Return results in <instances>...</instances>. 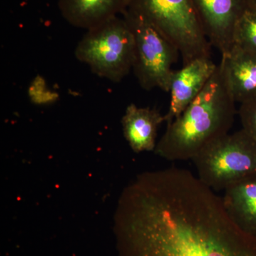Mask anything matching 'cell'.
<instances>
[{
  "label": "cell",
  "mask_w": 256,
  "mask_h": 256,
  "mask_svg": "<svg viewBox=\"0 0 256 256\" xmlns=\"http://www.w3.org/2000/svg\"><path fill=\"white\" fill-rule=\"evenodd\" d=\"M116 218L127 256H256V237L188 170L140 175L124 190Z\"/></svg>",
  "instance_id": "6da1fadb"
},
{
  "label": "cell",
  "mask_w": 256,
  "mask_h": 256,
  "mask_svg": "<svg viewBox=\"0 0 256 256\" xmlns=\"http://www.w3.org/2000/svg\"><path fill=\"white\" fill-rule=\"evenodd\" d=\"M236 101L220 62L201 94L178 117L168 124L156 152L170 161L193 160L206 146L228 134Z\"/></svg>",
  "instance_id": "7a4b0ae2"
},
{
  "label": "cell",
  "mask_w": 256,
  "mask_h": 256,
  "mask_svg": "<svg viewBox=\"0 0 256 256\" xmlns=\"http://www.w3.org/2000/svg\"><path fill=\"white\" fill-rule=\"evenodd\" d=\"M75 56L99 77L120 82L132 70L136 56L129 24L116 16L88 30L77 44Z\"/></svg>",
  "instance_id": "3957f363"
},
{
  "label": "cell",
  "mask_w": 256,
  "mask_h": 256,
  "mask_svg": "<svg viewBox=\"0 0 256 256\" xmlns=\"http://www.w3.org/2000/svg\"><path fill=\"white\" fill-rule=\"evenodd\" d=\"M128 8L142 15L174 45L183 65L210 57V44L192 0H132Z\"/></svg>",
  "instance_id": "277c9868"
},
{
  "label": "cell",
  "mask_w": 256,
  "mask_h": 256,
  "mask_svg": "<svg viewBox=\"0 0 256 256\" xmlns=\"http://www.w3.org/2000/svg\"><path fill=\"white\" fill-rule=\"evenodd\" d=\"M192 161L202 182L225 190L256 174V142L244 129L228 133L202 150Z\"/></svg>",
  "instance_id": "5b68a950"
},
{
  "label": "cell",
  "mask_w": 256,
  "mask_h": 256,
  "mask_svg": "<svg viewBox=\"0 0 256 256\" xmlns=\"http://www.w3.org/2000/svg\"><path fill=\"white\" fill-rule=\"evenodd\" d=\"M122 14L134 35L136 56L132 70L140 86L146 90L158 88L169 92L174 72L172 68L180 55L178 48L134 10L128 8Z\"/></svg>",
  "instance_id": "8992f818"
},
{
  "label": "cell",
  "mask_w": 256,
  "mask_h": 256,
  "mask_svg": "<svg viewBox=\"0 0 256 256\" xmlns=\"http://www.w3.org/2000/svg\"><path fill=\"white\" fill-rule=\"evenodd\" d=\"M210 46L222 56L234 46L239 18L249 6V0H192Z\"/></svg>",
  "instance_id": "52a82bcc"
},
{
  "label": "cell",
  "mask_w": 256,
  "mask_h": 256,
  "mask_svg": "<svg viewBox=\"0 0 256 256\" xmlns=\"http://www.w3.org/2000/svg\"><path fill=\"white\" fill-rule=\"evenodd\" d=\"M210 57H200L174 72L170 82V104L164 121L170 124L201 94L217 68Z\"/></svg>",
  "instance_id": "ba28073f"
},
{
  "label": "cell",
  "mask_w": 256,
  "mask_h": 256,
  "mask_svg": "<svg viewBox=\"0 0 256 256\" xmlns=\"http://www.w3.org/2000/svg\"><path fill=\"white\" fill-rule=\"evenodd\" d=\"M220 62L236 102L256 98V54L234 44L228 53L222 56Z\"/></svg>",
  "instance_id": "9c48e42d"
},
{
  "label": "cell",
  "mask_w": 256,
  "mask_h": 256,
  "mask_svg": "<svg viewBox=\"0 0 256 256\" xmlns=\"http://www.w3.org/2000/svg\"><path fill=\"white\" fill-rule=\"evenodd\" d=\"M164 116L156 108L130 104L122 118L124 137L136 152L156 150V136Z\"/></svg>",
  "instance_id": "30bf717a"
},
{
  "label": "cell",
  "mask_w": 256,
  "mask_h": 256,
  "mask_svg": "<svg viewBox=\"0 0 256 256\" xmlns=\"http://www.w3.org/2000/svg\"><path fill=\"white\" fill-rule=\"evenodd\" d=\"M132 0H60V12L76 28L90 30L122 14Z\"/></svg>",
  "instance_id": "8fae6325"
},
{
  "label": "cell",
  "mask_w": 256,
  "mask_h": 256,
  "mask_svg": "<svg viewBox=\"0 0 256 256\" xmlns=\"http://www.w3.org/2000/svg\"><path fill=\"white\" fill-rule=\"evenodd\" d=\"M222 198L234 223L242 232L256 237V174L226 188Z\"/></svg>",
  "instance_id": "7c38bea8"
},
{
  "label": "cell",
  "mask_w": 256,
  "mask_h": 256,
  "mask_svg": "<svg viewBox=\"0 0 256 256\" xmlns=\"http://www.w3.org/2000/svg\"><path fill=\"white\" fill-rule=\"evenodd\" d=\"M234 44L256 54V10L250 5L236 26Z\"/></svg>",
  "instance_id": "4fadbf2b"
},
{
  "label": "cell",
  "mask_w": 256,
  "mask_h": 256,
  "mask_svg": "<svg viewBox=\"0 0 256 256\" xmlns=\"http://www.w3.org/2000/svg\"><path fill=\"white\" fill-rule=\"evenodd\" d=\"M238 114L242 129L256 142V98L240 104Z\"/></svg>",
  "instance_id": "5bb4252c"
},
{
  "label": "cell",
  "mask_w": 256,
  "mask_h": 256,
  "mask_svg": "<svg viewBox=\"0 0 256 256\" xmlns=\"http://www.w3.org/2000/svg\"><path fill=\"white\" fill-rule=\"evenodd\" d=\"M249 5L256 10V0H249Z\"/></svg>",
  "instance_id": "9a60e30c"
}]
</instances>
